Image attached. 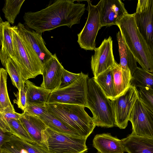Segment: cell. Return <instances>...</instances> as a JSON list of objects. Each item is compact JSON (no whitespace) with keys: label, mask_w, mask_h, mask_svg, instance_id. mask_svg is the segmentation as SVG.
<instances>
[{"label":"cell","mask_w":153,"mask_h":153,"mask_svg":"<svg viewBox=\"0 0 153 153\" xmlns=\"http://www.w3.org/2000/svg\"><path fill=\"white\" fill-rule=\"evenodd\" d=\"M0 113L6 120L10 119L19 120L22 115V114L18 113L16 111L4 112Z\"/></svg>","instance_id":"obj_37"},{"label":"cell","mask_w":153,"mask_h":153,"mask_svg":"<svg viewBox=\"0 0 153 153\" xmlns=\"http://www.w3.org/2000/svg\"><path fill=\"white\" fill-rule=\"evenodd\" d=\"M14 26L20 36L31 47L43 63L53 55L47 48L42 34L20 22Z\"/></svg>","instance_id":"obj_14"},{"label":"cell","mask_w":153,"mask_h":153,"mask_svg":"<svg viewBox=\"0 0 153 153\" xmlns=\"http://www.w3.org/2000/svg\"><path fill=\"white\" fill-rule=\"evenodd\" d=\"M25 83L27 102L47 103L53 91L37 86L28 80L25 81Z\"/></svg>","instance_id":"obj_22"},{"label":"cell","mask_w":153,"mask_h":153,"mask_svg":"<svg viewBox=\"0 0 153 153\" xmlns=\"http://www.w3.org/2000/svg\"><path fill=\"white\" fill-rule=\"evenodd\" d=\"M64 68L56 54H53L49 59L43 63V79L40 86L52 91L59 89L61 82Z\"/></svg>","instance_id":"obj_15"},{"label":"cell","mask_w":153,"mask_h":153,"mask_svg":"<svg viewBox=\"0 0 153 153\" xmlns=\"http://www.w3.org/2000/svg\"><path fill=\"white\" fill-rule=\"evenodd\" d=\"M135 22L153 55V0H139L134 13Z\"/></svg>","instance_id":"obj_9"},{"label":"cell","mask_w":153,"mask_h":153,"mask_svg":"<svg viewBox=\"0 0 153 153\" xmlns=\"http://www.w3.org/2000/svg\"><path fill=\"white\" fill-rule=\"evenodd\" d=\"M41 146L50 153H86L87 138L76 137L56 131L47 127L42 132Z\"/></svg>","instance_id":"obj_6"},{"label":"cell","mask_w":153,"mask_h":153,"mask_svg":"<svg viewBox=\"0 0 153 153\" xmlns=\"http://www.w3.org/2000/svg\"><path fill=\"white\" fill-rule=\"evenodd\" d=\"M131 84L137 88L153 89V73L137 67L132 75Z\"/></svg>","instance_id":"obj_26"},{"label":"cell","mask_w":153,"mask_h":153,"mask_svg":"<svg viewBox=\"0 0 153 153\" xmlns=\"http://www.w3.org/2000/svg\"><path fill=\"white\" fill-rule=\"evenodd\" d=\"M139 98V91L137 88L131 84L123 94L113 100L115 126L121 129L126 127L132 109Z\"/></svg>","instance_id":"obj_11"},{"label":"cell","mask_w":153,"mask_h":153,"mask_svg":"<svg viewBox=\"0 0 153 153\" xmlns=\"http://www.w3.org/2000/svg\"><path fill=\"white\" fill-rule=\"evenodd\" d=\"M13 134L10 132H4L0 129V147L11 140Z\"/></svg>","instance_id":"obj_36"},{"label":"cell","mask_w":153,"mask_h":153,"mask_svg":"<svg viewBox=\"0 0 153 153\" xmlns=\"http://www.w3.org/2000/svg\"><path fill=\"white\" fill-rule=\"evenodd\" d=\"M112 68H110L97 76L93 77L107 98L113 101L115 97Z\"/></svg>","instance_id":"obj_23"},{"label":"cell","mask_w":153,"mask_h":153,"mask_svg":"<svg viewBox=\"0 0 153 153\" xmlns=\"http://www.w3.org/2000/svg\"><path fill=\"white\" fill-rule=\"evenodd\" d=\"M0 153H11L2 149H0Z\"/></svg>","instance_id":"obj_39"},{"label":"cell","mask_w":153,"mask_h":153,"mask_svg":"<svg viewBox=\"0 0 153 153\" xmlns=\"http://www.w3.org/2000/svg\"><path fill=\"white\" fill-rule=\"evenodd\" d=\"M7 72L3 68L0 69V113L15 111L11 102L7 87Z\"/></svg>","instance_id":"obj_25"},{"label":"cell","mask_w":153,"mask_h":153,"mask_svg":"<svg viewBox=\"0 0 153 153\" xmlns=\"http://www.w3.org/2000/svg\"><path fill=\"white\" fill-rule=\"evenodd\" d=\"M92 146L101 153H122L125 152L121 140L108 133L96 134L93 139Z\"/></svg>","instance_id":"obj_17"},{"label":"cell","mask_w":153,"mask_h":153,"mask_svg":"<svg viewBox=\"0 0 153 153\" xmlns=\"http://www.w3.org/2000/svg\"><path fill=\"white\" fill-rule=\"evenodd\" d=\"M74 1L57 0L39 11L25 13V25L41 34L63 26L71 28L80 23L86 10L85 4L74 3Z\"/></svg>","instance_id":"obj_1"},{"label":"cell","mask_w":153,"mask_h":153,"mask_svg":"<svg viewBox=\"0 0 153 153\" xmlns=\"http://www.w3.org/2000/svg\"><path fill=\"white\" fill-rule=\"evenodd\" d=\"M80 74V73H72L64 68L62 75L61 82L59 88H63L71 85L77 79Z\"/></svg>","instance_id":"obj_35"},{"label":"cell","mask_w":153,"mask_h":153,"mask_svg":"<svg viewBox=\"0 0 153 153\" xmlns=\"http://www.w3.org/2000/svg\"><path fill=\"white\" fill-rule=\"evenodd\" d=\"M47 112L46 103L27 102V107L23 113L27 115L39 117Z\"/></svg>","instance_id":"obj_30"},{"label":"cell","mask_w":153,"mask_h":153,"mask_svg":"<svg viewBox=\"0 0 153 153\" xmlns=\"http://www.w3.org/2000/svg\"><path fill=\"white\" fill-rule=\"evenodd\" d=\"M96 153H100L99 152L97 151V152H96Z\"/></svg>","instance_id":"obj_40"},{"label":"cell","mask_w":153,"mask_h":153,"mask_svg":"<svg viewBox=\"0 0 153 153\" xmlns=\"http://www.w3.org/2000/svg\"><path fill=\"white\" fill-rule=\"evenodd\" d=\"M121 140L125 152L128 153H153V138L131 133Z\"/></svg>","instance_id":"obj_18"},{"label":"cell","mask_w":153,"mask_h":153,"mask_svg":"<svg viewBox=\"0 0 153 153\" xmlns=\"http://www.w3.org/2000/svg\"><path fill=\"white\" fill-rule=\"evenodd\" d=\"M19 120L34 141L41 146L42 132L47 126L38 117L23 113Z\"/></svg>","instance_id":"obj_19"},{"label":"cell","mask_w":153,"mask_h":153,"mask_svg":"<svg viewBox=\"0 0 153 153\" xmlns=\"http://www.w3.org/2000/svg\"><path fill=\"white\" fill-rule=\"evenodd\" d=\"M117 25L128 47L144 69L153 73V55L136 25L134 13L124 15Z\"/></svg>","instance_id":"obj_2"},{"label":"cell","mask_w":153,"mask_h":153,"mask_svg":"<svg viewBox=\"0 0 153 153\" xmlns=\"http://www.w3.org/2000/svg\"><path fill=\"white\" fill-rule=\"evenodd\" d=\"M112 70L116 98L123 94L130 87L132 76L129 70L123 69L116 62Z\"/></svg>","instance_id":"obj_20"},{"label":"cell","mask_w":153,"mask_h":153,"mask_svg":"<svg viewBox=\"0 0 153 153\" xmlns=\"http://www.w3.org/2000/svg\"><path fill=\"white\" fill-rule=\"evenodd\" d=\"M0 129L4 132H10L11 130L6 120L0 113Z\"/></svg>","instance_id":"obj_38"},{"label":"cell","mask_w":153,"mask_h":153,"mask_svg":"<svg viewBox=\"0 0 153 153\" xmlns=\"http://www.w3.org/2000/svg\"><path fill=\"white\" fill-rule=\"evenodd\" d=\"M138 91L139 98L153 111V89L140 88Z\"/></svg>","instance_id":"obj_33"},{"label":"cell","mask_w":153,"mask_h":153,"mask_svg":"<svg viewBox=\"0 0 153 153\" xmlns=\"http://www.w3.org/2000/svg\"><path fill=\"white\" fill-rule=\"evenodd\" d=\"M5 68L10 77L13 85L18 90L20 89L23 80L20 70L16 63L10 58L6 62Z\"/></svg>","instance_id":"obj_29"},{"label":"cell","mask_w":153,"mask_h":153,"mask_svg":"<svg viewBox=\"0 0 153 153\" xmlns=\"http://www.w3.org/2000/svg\"><path fill=\"white\" fill-rule=\"evenodd\" d=\"M14 48V57L12 59L20 71L22 80L25 82L42 75L43 63L29 45L20 36L14 26H12Z\"/></svg>","instance_id":"obj_5"},{"label":"cell","mask_w":153,"mask_h":153,"mask_svg":"<svg viewBox=\"0 0 153 153\" xmlns=\"http://www.w3.org/2000/svg\"><path fill=\"white\" fill-rule=\"evenodd\" d=\"M129 121L132 124V133L153 138V111L139 98L132 109Z\"/></svg>","instance_id":"obj_8"},{"label":"cell","mask_w":153,"mask_h":153,"mask_svg":"<svg viewBox=\"0 0 153 153\" xmlns=\"http://www.w3.org/2000/svg\"><path fill=\"white\" fill-rule=\"evenodd\" d=\"M116 37L120 58L119 64L123 69L129 70L132 76L138 67L136 59L126 44L120 30L117 33Z\"/></svg>","instance_id":"obj_21"},{"label":"cell","mask_w":153,"mask_h":153,"mask_svg":"<svg viewBox=\"0 0 153 153\" xmlns=\"http://www.w3.org/2000/svg\"><path fill=\"white\" fill-rule=\"evenodd\" d=\"M48 112L82 137L88 138L96 127L84 106L75 104L46 103Z\"/></svg>","instance_id":"obj_3"},{"label":"cell","mask_w":153,"mask_h":153,"mask_svg":"<svg viewBox=\"0 0 153 153\" xmlns=\"http://www.w3.org/2000/svg\"><path fill=\"white\" fill-rule=\"evenodd\" d=\"M96 6L99 12L101 27L117 25L123 16L128 13L120 0H101Z\"/></svg>","instance_id":"obj_13"},{"label":"cell","mask_w":153,"mask_h":153,"mask_svg":"<svg viewBox=\"0 0 153 153\" xmlns=\"http://www.w3.org/2000/svg\"><path fill=\"white\" fill-rule=\"evenodd\" d=\"M6 121L13 134L29 142L35 143L19 119H10Z\"/></svg>","instance_id":"obj_28"},{"label":"cell","mask_w":153,"mask_h":153,"mask_svg":"<svg viewBox=\"0 0 153 153\" xmlns=\"http://www.w3.org/2000/svg\"><path fill=\"white\" fill-rule=\"evenodd\" d=\"M25 0H5L2 11L7 21L13 25Z\"/></svg>","instance_id":"obj_27"},{"label":"cell","mask_w":153,"mask_h":153,"mask_svg":"<svg viewBox=\"0 0 153 153\" xmlns=\"http://www.w3.org/2000/svg\"><path fill=\"white\" fill-rule=\"evenodd\" d=\"M38 117L47 127L54 130L74 137H83L77 132L70 128L48 112Z\"/></svg>","instance_id":"obj_24"},{"label":"cell","mask_w":153,"mask_h":153,"mask_svg":"<svg viewBox=\"0 0 153 153\" xmlns=\"http://www.w3.org/2000/svg\"><path fill=\"white\" fill-rule=\"evenodd\" d=\"M87 10L88 16L86 23L77 34V42L81 48L86 50H94L96 48L95 39L100 26L98 10L90 1H87Z\"/></svg>","instance_id":"obj_10"},{"label":"cell","mask_w":153,"mask_h":153,"mask_svg":"<svg viewBox=\"0 0 153 153\" xmlns=\"http://www.w3.org/2000/svg\"><path fill=\"white\" fill-rule=\"evenodd\" d=\"M87 105L92 113L96 126L107 128L115 126L113 101L107 98L94 77L88 79Z\"/></svg>","instance_id":"obj_4"},{"label":"cell","mask_w":153,"mask_h":153,"mask_svg":"<svg viewBox=\"0 0 153 153\" xmlns=\"http://www.w3.org/2000/svg\"><path fill=\"white\" fill-rule=\"evenodd\" d=\"M88 74L82 72L74 82L66 87L53 91L46 103L78 105L87 107Z\"/></svg>","instance_id":"obj_7"},{"label":"cell","mask_w":153,"mask_h":153,"mask_svg":"<svg viewBox=\"0 0 153 153\" xmlns=\"http://www.w3.org/2000/svg\"><path fill=\"white\" fill-rule=\"evenodd\" d=\"M12 137L20 143L29 153H50L36 143L29 142L13 134Z\"/></svg>","instance_id":"obj_31"},{"label":"cell","mask_w":153,"mask_h":153,"mask_svg":"<svg viewBox=\"0 0 153 153\" xmlns=\"http://www.w3.org/2000/svg\"><path fill=\"white\" fill-rule=\"evenodd\" d=\"M91 56V68L95 77L110 68L112 67L115 61L113 51V42L109 36L105 39L100 46L94 50Z\"/></svg>","instance_id":"obj_12"},{"label":"cell","mask_w":153,"mask_h":153,"mask_svg":"<svg viewBox=\"0 0 153 153\" xmlns=\"http://www.w3.org/2000/svg\"><path fill=\"white\" fill-rule=\"evenodd\" d=\"M11 153H29L28 152L12 137L10 140L0 147Z\"/></svg>","instance_id":"obj_34"},{"label":"cell","mask_w":153,"mask_h":153,"mask_svg":"<svg viewBox=\"0 0 153 153\" xmlns=\"http://www.w3.org/2000/svg\"><path fill=\"white\" fill-rule=\"evenodd\" d=\"M14 94L16 99L13 100V103L16 104L18 108L24 111L26 109L27 103L24 81H22L21 88L18 89V91Z\"/></svg>","instance_id":"obj_32"},{"label":"cell","mask_w":153,"mask_h":153,"mask_svg":"<svg viewBox=\"0 0 153 153\" xmlns=\"http://www.w3.org/2000/svg\"><path fill=\"white\" fill-rule=\"evenodd\" d=\"M0 58L1 64L5 68L7 60L13 59L15 51L12 36V26L7 21L0 19Z\"/></svg>","instance_id":"obj_16"}]
</instances>
